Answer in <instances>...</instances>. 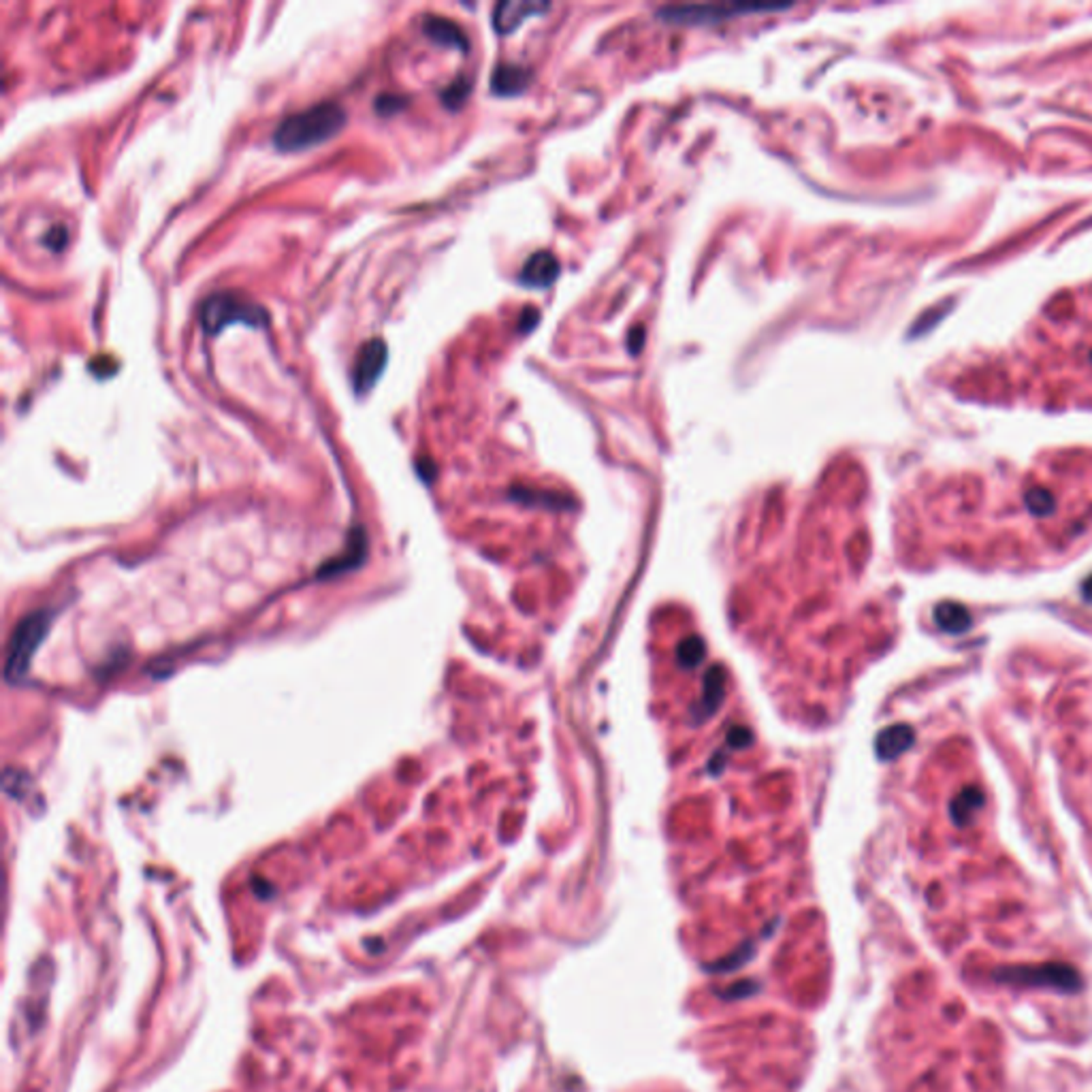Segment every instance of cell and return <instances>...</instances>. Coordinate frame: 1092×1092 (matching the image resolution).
<instances>
[{
	"instance_id": "cell-1",
	"label": "cell",
	"mask_w": 1092,
	"mask_h": 1092,
	"mask_svg": "<svg viewBox=\"0 0 1092 1092\" xmlns=\"http://www.w3.org/2000/svg\"><path fill=\"white\" fill-rule=\"evenodd\" d=\"M346 124V111L338 102H319V105L288 115L280 122L273 133L275 148L282 152H299L326 141Z\"/></svg>"
},
{
	"instance_id": "cell-2",
	"label": "cell",
	"mask_w": 1092,
	"mask_h": 1092,
	"mask_svg": "<svg viewBox=\"0 0 1092 1092\" xmlns=\"http://www.w3.org/2000/svg\"><path fill=\"white\" fill-rule=\"evenodd\" d=\"M51 619H54V615L49 610H36V613H30L16 625L11 641H9L7 666H4V674H7L9 683H17V681H22L28 674L35 651L43 642V638L48 636Z\"/></svg>"
},
{
	"instance_id": "cell-3",
	"label": "cell",
	"mask_w": 1092,
	"mask_h": 1092,
	"mask_svg": "<svg viewBox=\"0 0 1092 1092\" xmlns=\"http://www.w3.org/2000/svg\"><path fill=\"white\" fill-rule=\"evenodd\" d=\"M235 323L265 326L269 323V316L263 307L237 293H214L205 299L201 306V325L207 333L214 335Z\"/></svg>"
},
{
	"instance_id": "cell-4",
	"label": "cell",
	"mask_w": 1092,
	"mask_h": 1092,
	"mask_svg": "<svg viewBox=\"0 0 1092 1092\" xmlns=\"http://www.w3.org/2000/svg\"><path fill=\"white\" fill-rule=\"evenodd\" d=\"M994 979L1011 986L1024 988H1049L1058 992H1077L1082 979L1076 969L1067 964H1018V967H1001L994 970Z\"/></svg>"
},
{
	"instance_id": "cell-5",
	"label": "cell",
	"mask_w": 1092,
	"mask_h": 1092,
	"mask_svg": "<svg viewBox=\"0 0 1092 1092\" xmlns=\"http://www.w3.org/2000/svg\"><path fill=\"white\" fill-rule=\"evenodd\" d=\"M781 4H670L657 11L661 20L676 22V24H713V22L727 20L730 16H740L749 11H777Z\"/></svg>"
},
{
	"instance_id": "cell-6",
	"label": "cell",
	"mask_w": 1092,
	"mask_h": 1092,
	"mask_svg": "<svg viewBox=\"0 0 1092 1092\" xmlns=\"http://www.w3.org/2000/svg\"><path fill=\"white\" fill-rule=\"evenodd\" d=\"M386 344L385 339L380 338H372L359 348L357 354V363H354V389L357 393H367L376 380L380 378L382 370L386 365Z\"/></svg>"
},
{
	"instance_id": "cell-7",
	"label": "cell",
	"mask_w": 1092,
	"mask_h": 1092,
	"mask_svg": "<svg viewBox=\"0 0 1092 1092\" xmlns=\"http://www.w3.org/2000/svg\"><path fill=\"white\" fill-rule=\"evenodd\" d=\"M559 259L550 250H538L523 263L519 280L525 286L531 288H546L555 282L559 275Z\"/></svg>"
},
{
	"instance_id": "cell-8",
	"label": "cell",
	"mask_w": 1092,
	"mask_h": 1092,
	"mask_svg": "<svg viewBox=\"0 0 1092 1092\" xmlns=\"http://www.w3.org/2000/svg\"><path fill=\"white\" fill-rule=\"evenodd\" d=\"M544 9H549V4L531 3V0H506V3H497L496 9H493V26L502 35H508L515 28H519L527 20V16L540 13Z\"/></svg>"
},
{
	"instance_id": "cell-9",
	"label": "cell",
	"mask_w": 1092,
	"mask_h": 1092,
	"mask_svg": "<svg viewBox=\"0 0 1092 1092\" xmlns=\"http://www.w3.org/2000/svg\"><path fill=\"white\" fill-rule=\"evenodd\" d=\"M423 30L427 32L433 41H437V43L452 45V48H459V49H468V39H465L464 30H461L455 22L448 20V17L429 16L427 20H424Z\"/></svg>"
},
{
	"instance_id": "cell-10",
	"label": "cell",
	"mask_w": 1092,
	"mask_h": 1092,
	"mask_svg": "<svg viewBox=\"0 0 1092 1092\" xmlns=\"http://www.w3.org/2000/svg\"><path fill=\"white\" fill-rule=\"evenodd\" d=\"M527 82H530L527 69L510 62L497 64L491 77V86L497 95H515V92H521L527 86Z\"/></svg>"
},
{
	"instance_id": "cell-11",
	"label": "cell",
	"mask_w": 1092,
	"mask_h": 1092,
	"mask_svg": "<svg viewBox=\"0 0 1092 1092\" xmlns=\"http://www.w3.org/2000/svg\"><path fill=\"white\" fill-rule=\"evenodd\" d=\"M935 621L945 634H964L970 628V615L964 606L941 602L935 608Z\"/></svg>"
},
{
	"instance_id": "cell-12",
	"label": "cell",
	"mask_w": 1092,
	"mask_h": 1092,
	"mask_svg": "<svg viewBox=\"0 0 1092 1092\" xmlns=\"http://www.w3.org/2000/svg\"><path fill=\"white\" fill-rule=\"evenodd\" d=\"M983 805V794L977 790V787H964L960 790V794H956L954 800L950 802V813L951 819L956 821L958 826H967L970 819H973V813L977 809H982Z\"/></svg>"
},
{
	"instance_id": "cell-13",
	"label": "cell",
	"mask_w": 1092,
	"mask_h": 1092,
	"mask_svg": "<svg viewBox=\"0 0 1092 1092\" xmlns=\"http://www.w3.org/2000/svg\"><path fill=\"white\" fill-rule=\"evenodd\" d=\"M913 743V730L909 726H894L890 730H885L884 734L879 736V743H877V749H879V755L885 760H892L896 755L903 753L905 749H909Z\"/></svg>"
},
{
	"instance_id": "cell-14",
	"label": "cell",
	"mask_w": 1092,
	"mask_h": 1092,
	"mask_svg": "<svg viewBox=\"0 0 1092 1092\" xmlns=\"http://www.w3.org/2000/svg\"><path fill=\"white\" fill-rule=\"evenodd\" d=\"M365 557V536L363 531L359 534V538H352V546H348L344 550V555L339 559H333L329 562L326 566L320 570V576H331V574H342L348 568H357L361 563V559Z\"/></svg>"
},
{
	"instance_id": "cell-15",
	"label": "cell",
	"mask_w": 1092,
	"mask_h": 1092,
	"mask_svg": "<svg viewBox=\"0 0 1092 1092\" xmlns=\"http://www.w3.org/2000/svg\"><path fill=\"white\" fill-rule=\"evenodd\" d=\"M1026 503H1029V510L1033 512V515H1049V512L1054 510V497L1049 496L1048 491H1043V489H1033V491H1029V496H1026Z\"/></svg>"
},
{
	"instance_id": "cell-16",
	"label": "cell",
	"mask_w": 1092,
	"mask_h": 1092,
	"mask_svg": "<svg viewBox=\"0 0 1092 1092\" xmlns=\"http://www.w3.org/2000/svg\"><path fill=\"white\" fill-rule=\"evenodd\" d=\"M405 99H399V96L393 95H382L380 99L376 101V107L382 111V114H391V111H398L401 107L405 105Z\"/></svg>"
},
{
	"instance_id": "cell-17",
	"label": "cell",
	"mask_w": 1092,
	"mask_h": 1092,
	"mask_svg": "<svg viewBox=\"0 0 1092 1092\" xmlns=\"http://www.w3.org/2000/svg\"><path fill=\"white\" fill-rule=\"evenodd\" d=\"M642 338H645V329H642V326H636V329L629 333V339H632V350H638V344L642 346Z\"/></svg>"
},
{
	"instance_id": "cell-18",
	"label": "cell",
	"mask_w": 1092,
	"mask_h": 1092,
	"mask_svg": "<svg viewBox=\"0 0 1092 1092\" xmlns=\"http://www.w3.org/2000/svg\"><path fill=\"white\" fill-rule=\"evenodd\" d=\"M536 320H538V312H536V310H525V314H523V319H521V325L525 326V329H530V326L534 325Z\"/></svg>"
},
{
	"instance_id": "cell-19",
	"label": "cell",
	"mask_w": 1092,
	"mask_h": 1092,
	"mask_svg": "<svg viewBox=\"0 0 1092 1092\" xmlns=\"http://www.w3.org/2000/svg\"><path fill=\"white\" fill-rule=\"evenodd\" d=\"M1082 597H1084L1086 602H1090V604H1092V576L1086 578L1084 585H1082Z\"/></svg>"
}]
</instances>
